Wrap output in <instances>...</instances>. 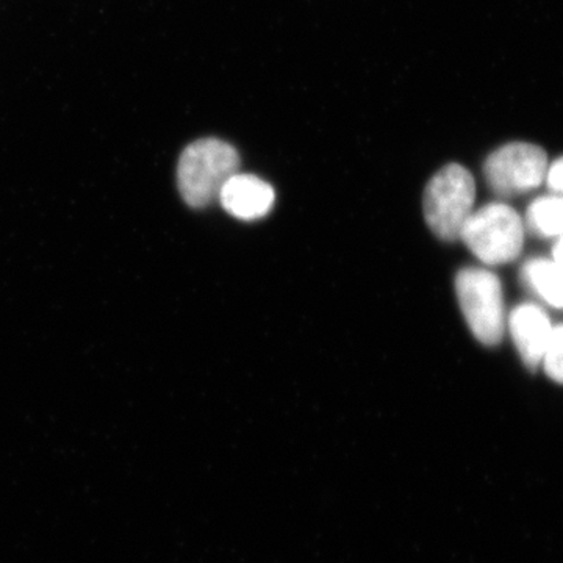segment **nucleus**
Returning <instances> with one entry per match:
<instances>
[{"label":"nucleus","mask_w":563,"mask_h":563,"mask_svg":"<svg viewBox=\"0 0 563 563\" xmlns=\"http://www.w3.org/2000/svg\"><path fill=\"white\" fill-rule=\"evenodd\" d=\"M548 188L553 195L563 196V157L558 158L548 166L547 177H544Z\"/></svg>","instance_id":"9b49d317"},{"label":"nucleus","mask_w":563,"mask_h":563,"mask_svg":"<svg viewBox=\"0 0 563 563\" xmlns=\"http://www.w3.org/2000/svg\"><path fill=\"white\" fill-rule=\"evenodd\" d=\"M553 262L563 272V235L559 236L558 242L554 244Z\"/></svg>","instance_id":"f8f14e48"},{"label":"nucleus","mask_w":563,"mask_h":563,"mask_svg":"<svg viewBox=\"0 0 563 563\" xmlns=\"http://www.w3.org/2000/svg\"><path fill=\"white\" fill-rule=\"evenodd\" d=\"M521 282L537 298L563 309V272L553 261L531 258L521 268Z\"/></svg>","instance_id":"6e6552de"},{"label":"nucleus","mask_w":563,"mask_h":563,"mask_svg":"<svg viewBox=\"0 0 563 563\" xmlns=\"http://www.w3.org/2000/svg\"><path fill=\"white\" fill-rule=\"evenodd\" d=\"M218 201L222 209L242 221H257L273 210L276 192L268 181L254 174L236 173L225 181Z\"/></svg>","instance_id":"423d86ee"},{"label":"nucleus","mask_w":563,"mask_h":563,"mask_svg":"<svg viewBox=\"0 0 563 563\" xmlns=\"http://www.w3.org/2000/svg\"><path fill=\"white\" fill-rule=\"evenodd\" d=\"M459 240L485 265H504L523 251L525 221L507 203H487L470 214Z\"/></svg>","instance_id":"f03ea898"},{"label":"nucleus","mask_w":563,"mask_h":563,"mask_svg":"<svg viewBox=\"0 0 563 563\" xmlns=\"http://www.w3.org/2000/svg\"><path fill=\"white\" fill-rule=\"evenodd\" d=\"M455 295L473 335L485 346L501 343L506 310L499 277L485 268H463L455 276Z\"/></svg>","instance_id":"20e7f679"},{"label":"nucleus","mask_w":563,"mask_h":563,"mask_svg":"<svg viewBox=\"0 0 563 563\" xmlns=\"http://www.w3.org/2000/svg\"><path fill=\"white\" fill-rule=\"evenodd\" d=\"M553 328L548 314L536 303H520L509 314V329L515 346L528 368H539Z\"/></svg>","instance_id":"0eeeda50"},{"label":"nucleus","mask_w":563,"mask_h":563,"mask_svg":"<svg viewBox=\"0 0 563 563\" xmlns=\"http://www.w3.org/2000/svg\"><path fill=\"white\" fill-rule=\"evenodd\" d=\"M476 201L472 173L457 163L444 166L424 191V218L431 231L444 242H455Z\"/></svg>","instance_id":"7ed1b4c3"},{"label":"nucleus","mask_w":563,"mask_h":563,"mask_svg":"<svg viewBox=\"0 0 563 563\" xmlns=\"http://www.w3.org/2000/svg\"><path fill=\"white\" fill-rule=\"evenodd\" d=\"M526 225L533 235L559 239L563 235V196L551 195L536 199L526 213Z\"/></svg>","instance_id":"1a4fd4ad"},{"label":"nucleus","mask_w":563,"mask_h":563,"mask_svg":"<svg viewBox=\"0 0 563 563\" xmlns=\"http://www.w3.org/2000/svg\"><path fill=\"white\" fill-rule=\"evenodd\" d=\"M542 363L548 377L563 384V324L554 325Z\"/></svg>","instance_id":"9d476101"},{"label":"nucleus","mask_w":563,"mask_h":563,"mask_svg":"<svg viewBox=\"0 0 563 563\" xmlns=\"http://www.w3.org/2000/svg\"><path fill=\"white\" fill-rule=\"evenodd\" d=\"M239 169L240 155L232 144L218 139L195 141L181 152L177 166L181 198L192 209L209 207Z\"/></svg>","instance_id":"f257e3e1"},{"label":"nucleus","mask_w":563,"mask_h":563,"mask_svg":"<svg viewBox=\"0 0 563 563\" xmlns=\"http://www.w3.org/2000/svg\"><path fill=\"white\" fill-rule=\"evenodd\" d=\"M548 155L531 143H509L488 155L484 176L493 191L501 198L536 190L547 177Z\"/></svg>","instance_id":"39448f33"}]
</instances>
